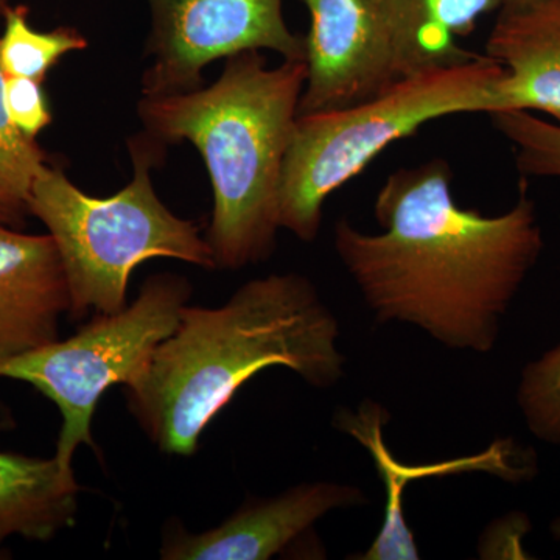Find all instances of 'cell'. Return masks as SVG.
<instances>
[{
  "mask_svg": "<svg viewBox=\"0 0 560 560\" xmlns=\"http://www.w3.org/2000/svg\"><path fill=\"white\" fill-rule=\"evenodd\" d=\"M497 13L486 43L504 69L493 113H541L560 125V0L503 3Z\"/></svg>",
  "mask_w": 560,
  "mask_h": 560,
  "instance_id": "obj_12",
  "label": "cell"
},
{
  "mask_svg": "<svg viewBox=\"0 0 560 560\" xmlns=\"http://www.w3.org/2000/svg\"><path fill=\"white\" fill-rule=\"evenodd\" d=\"M0 70V224L22 230L31 213L33 184L49 165V156L36 139L18 130L3 101Z\"/></svg>",
  "mask_w": 560,
  "mask_h": 560,
  "instance_id": "obj_16",
  "label": "cell"
},
{
  "mask_svg": "<svg viewBox=\"0 0 560 560\" xmlns=\"http://www.w3.org/2000/svg\"><path fill=\"white\" fill-rule=\"evenodd\" d=\"M504 69L488 55L405 77L370 101L298 117L280 183L279 223L302 242L318 237L327 198L393 143L430 121L497 109Z\"/></svg>",
  "mask_w": 560,
  "mask_h": 560,
  "instance_id": "obj_5",
  "label": "cell"
},
{
  "mask_svg": "<svg viewBox=\"0 0 560 560\" xmlns=\"http://www.w3.org/2000/svg\"><path fill=\"white\" fill-rule=\"evenodd\" d=\"M504 0H389L396 25L400 79L474 60L459 38L477 31L481 18L495 13Z\"/></svg>",
  "mask_w": 560,
  "mask_h": 560,
  "instance_id": "obj_14",
  "label": "cell"
},
{
  "mask_svg": "<svg viewBox=\"0 0 560 560\" xmlns=\"http://www.w3.org/2000/svg\"><path fill=\"white\" fill-rule=\"evenodd\" d=\"M307 81L300 116L370 101L400 79L389 0H301Z\"/></svg>",
  "mask_w": 560,
  "mask_h": 560,
  "instance_id": "obj_8",
  "label": "cell"
},
{
  "mask_svg": "<svg viewBox=\"0 0 560 560\" xmlns=\"http://www.w3.org/2000/svg\"><path fill=\"white\" fill-rule=\"evenodd\" d=\"M165 147L145 131L128 140L132 179L113 197H90L50 164L33 184L31 213L60 253L69 318L124 311L131 272L145 260L165 257L217 270L201 228L172 213L154 190L151 171L161 164Z\"/></svg>",
  "mask_w": 560,
  "mask_h": 560,
  "instance_id": "obj_4",
  "label": "cell"
},
{
  "mask_svg": "<svg viewBox=\"0 0 560 560\" xmlns=\"http://www.w3.org/2000/svg\"><path fill=\"white\" fill-rule=\"evenodd\" d=\"M517 401L530 434L560 445V345L523 368Z\"/></svg>",
  "mask_w": 560,
  "mask_h": 560,
  "instance_id": "obj_18",
  "label": "cell"
},
{
  "mask_svg": "<svg viewBox=\"0 0 560 560\" xmlns=\"http://www.w3.org/2000/svg\"><path fill=\"white\" fill-rule=\"evenodd\" d=\"M368 503L363 490L334 481L302 482L272 499L250 500L202 533L172 522L160 550L164 560H268L296 544L335 510Z\"/></svg>",
  "mask_w": 560,
  "mask_h": 560,
  "instance_id": "obj_9",
  "label": "cell"
},
{
  "mask_svg": "<svg viewBox=\"0 0 560 560\" xmlns=\"http://www.w3.org/2000/svg\"><path fill=\"white\" fill-rule=\"evenodd\" d=\"M447 161L390 173L375 198L382 232L335 224L338 257L378 323H407L453 350L488 353L536 267L544 235L526 195L488 217L460 208Z\"/></svg>",
  "mask_w": 560,
  "mask_h": 560,
  "instance_id": "obj_1",
  "label": "cell"
},
{
  "mask_svg": "<svg viewBox=\"0 0 560 560\" xmlns=\"http://www.w3.org/2000/svg\"><path fill=\"white\" fill-rule=\"evenodd\" d=\"M489 117L514 147L515 164L523 176L560 179L559 124L528 110H497Z\"/></svg>",
  "mask_w": 560,
  "mask_h": 560,
  "instance_id": "obj_17",
  "label": "cell"
},
{
  "mask_svg": "<svg viewBox=\"0 0 560 560\" xmlns=\"http://www.w3.org/2000/svg\"><path fill=\"white\" fill-rule=\"evenodd\" d=\"M3 101L14 127L27 138H38L39 132L46 130L54 119L49 98L40 81L24 77H5Z\"/></svg>",
  "mask_w": 560,
  "mask_h": 560,
  "instance_id": "obj_19",
  "label": "cell"
},
{
  "mask_svg": "<svg viewBox=\"0 0 560 560\" xmlns=\"http://www.w3.org/2000/svg\"><path fill=\"white\" fill-rule=\"evenodd\" d=\"M69 308L68 278L54 238L0 224V359L57 341Z\"/></svg>",
  "mask_w": 560,
  "mask_h": 560,
  "instance_id": "obj_10",
  "label": "cell"
},
{
  "mask_svg": "<svg viewBox=\"0 0 560 560\" xmlns=\"http://www.w3.org/2000/svg\"><path fill=\"white\" fill-rule=\"evenodd\" d=\"M81 488L57 458L0 452V552L11 537L50 541L72 528Z\"/></svg>",
  "mask_w": 560,
  "mask_h": 560,
  "instance_id": "obj_13",
  "label": "cell"
},
{
  "mask_svg": "<svg viewBox=\"0 0 560 560\" xmlns=\"http://www.w3.org/2000/svg\"><path fill=\"white\" fill-rule=\"evenodd\" d=\"M2 21L0 70L3 77H24L43 83L61 58L88 47V39L73 27L36 31L24 5L7 7Z\"/></svg>",
  "mask_w": 560,
  "mask_h": 560,
  "instance_id": "obj_15",
  "label": "cell"
},
{
  "mask_svg": "<svg viewBox=\"0 0 560 560\" xmlns=\"http://www.w3.org/2000/svg\"><path fill=\"white\" fill-rule=\"evenodd\" d=\"M307 81V62L268 68L259 50L226 60L206 88L143 95L138 105L145 132L167 143H194L213 190L206 242L220 270L238 271L270 259L278 243L279 197Z\"/></svg>",
  "mask_w": 560,
  "mask_h": 560,
  "instance_id": "obj_3",
  "label": "cell"
},
{
  "mask_svg": "<svg viewBox=\"0 0 560 560\" xmlns=\"http://www.w3.org/2000/svg\"><path fill=\"white\" fill-rule=\"evenodd\" d=\"M10 5V0H0V20H2L3 11Z\"/></svg>",
  "mask_w": 560,
  "mask_h": 560,
  "instance_id": "obj_22",
  "label": "cell"
},
{
  "mask_svg": "<svg viewBox=\"0 0 560 560\" xmlns=\"http://www.w3.org/2000/svg\"><path fill=\"white\" fill-rule=\"evenodd\" d=\"M14 427H16V422H14L10 408L0 404V433L14 429Z\"/></svg>",
  "mask_w": 560,
  "mask_h": 560,
  "instance_id": "obj_20",
  "label": "cell"
},
{
  "mask_svg": "<svg viewBox=\"0 0 560 560\" xmlns=\"http://www.w3.org/2000/svg\"><path fill=\"white\" fill-rule=\"evenodd\" d=\"M388 422V411L375 401L366 400L355 412L340 410L335 415V427L355 438L370 451L386 489L385 518L381 533L363 555L350 559L360 560H418L419 548L401 510V493L411 480L458 471L486 470L506 481H525L534 475V466L522 456L512 441H499L488 452L474 458L447 460L431 466H401L390 455L383 440V425Z\"/></svg>",
  "mask_w": 560,
  "mask_h": 560,
  "instance_id": "obj_11",
  "label": "cell"
},
{
  "mask_svg": "<svg viewBox=\"0 0 560 560\" xmlns=\"http://www.w3.org/2000/svg\"><path fill=\"white\" fill-rule=\"evenodd\" d=\"M340 323L298 272L249 280L220 307L183 308L142 372L125 386L143 433L168 456H191L237 390L270 368L315 388L345 377Z\"/></svg>",
  "mask_w": 560,
  "mask_h": 560,
  "instance_id": "obj_2",
  "label": "cell"
},
{
  "mask_svg": "<svg viewBox=\"0 0 560 560\" xmlns=\"http://www.w3.org/2000/svg\"><path fill=\"white\" fill-rule=\"evenodd\" d=\"M515 2H523V0H504L503 3H515Z\"/></svg>",
  "mask_w": 560,
  "mask_h": 560,
  "instance_id": "obj_23",
  "label": "cell"
},
{
  "mask_svg": "<svg viewBox=\"0 0 560 560\" xmlns=\"http://www.w3.org/2000/svg\"><path fill=\"white\" fill-rule=\"evenodd\" d=\"M550 533L556 540L560 541V517L551 523Z\"/></svg>",
  "mask_w": 560,
  "mask_h": 560,
  "instance_id": "obj_21",
  "label": "cell"
},
{
  "mask_svg": "<svg viewBox=\"0 0 560 560\" xmlns=\"http://www.w3.org/2000/svg\"><path fill=\"white\" fill-rule=\"evenodd\" d=\"M184 276L162 272L143 282L136 301L113 315H95L68 340L0 359V378L28 383L61 415L55 458L73 471L80 445L94 447L92 419L113 386L135 381L161 341L171 337L189 304Z\"/></svg>",
  "mask_w": 560,
  "mask_h": 560,
  "instance_id": "obj_6",
  "label": "cell"
},
{
  "mask_svg": "<svg viewBox=\"0 0 560 560\" xmlns=\"http://www.w3.org/2000/svg\"><path fill=\"white\" fill-rule=\"evenodd\" d=\"M151 32L143 95L200 90L210 62L249 50L305 61V36L291 32L283 0H147Z\"/></svg>",
  "mask_w": 560,
  "mask_h": 560,
  "instance_id": "obj_7",
  "label": "cell"
}]
</instances>
